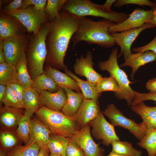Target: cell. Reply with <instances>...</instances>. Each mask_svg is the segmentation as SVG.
Masks as SVG:
<instances>
[{"label":"cell","instance_id":"cell-1","mask_svg":"<svg viewBox=\"0 0 156 156\" xmlns=\"http://www.w3.org/2000/svg\"><path fill=\"white\" fill-rule=\"evenodd\" d=\"M60 17L49 22L46 40L47 55L46 66L64 70L68 68L64 60L69 43L77 31L79 18L68 12H60Z\"/></svg>","mask_w":156,"mask_h":156},{"label":"cell","instance_id":"cell-2","mask_svg":"<svg viewBox=\"0 0 156 156\" xmlns=\"http://www.w3.org/2000/svg\"><path fill=\"white\" fill-rule=\"evenodd\" d=\"M116 24L105 19L94 21L86 16L79 18L78 29L72 38L73 49L81 41L105 48L113 47L116 44L109 30L110 27Z\"/></svg>","mask_w":156,"mask_h":156},{"label":"cell","instance_id":"cell-3","mask_svg":"<svg viewBox=\"0 0 156 156\" xmlns=\"http://www.w3.org/2000/svg\"><path fill=\"white\" fill-rule=\"evenodd\" d=\"M49 27V22H48L42 26L38 33L29 37L25 54L31 79L44 73V65L47 55L45 40Z\"/></svg>","mask_w":156,"mask_h":156},{"label":"cell","instance_id":"cell-4","mask_svg":"<svg viewBox=\"0 0 156 156\" xmlns=\"http://www.w3.org/2000/svg\"><path fill=\"white\" fill-rule=\"evenodd\" d=\"M62 10L79 18L87 16L101 17L117 24L123 22L128 17L125 12L107 10L102 5L90 0H67Z\"/></svg>","mask_w":156,"mask_h":156},{"label":"cell","instance_id":"cell-5","mask_svg":"<svg viewBox=\"0 0 156 156\" xmlns=\"http://www.w3.org/2000/svg\"><path fill=\"white\" fill-rule=\"evenodd\" d=\"M35 114L55 135L70 139L81 129L73 117L68 116L60 111L42 106Z\"/></svg>","mask_w":156,"mask_h":156},{"label":"cell","instance_id":"cell-6","mask_svg":"<svg viewBox=\"0 0 156 156\" xmlns=\"http://www.w3.org/2000/svg\"><path fill=\"white\" fill-rule=\"evenodd\" d=\"M118 53L117 48L113 49L107 60L99 62V67L102 71H108L118 83L121 91L119 93H114L115 97L119 99L125 100L128 105L131 106L134 99V91L130 86L132 82L129 80L126 73L120 68L118 65Z\"/></svg>","mask_w":156,"mask_h":156},{"label":"cell","instance_id":"cell-7","mask_svg":"<svg viewBox=\"0 0 156 156\" xmlns=\"http://www.w3.org/2000/svg\"><path fill=\"white\" fill-rule=\"evenodd\" d=\"M103 113L108 117L114 127L118 126L128 130L139 141L145 135L147 128L145 124L142 122L137 123L127 118L114 104L108 105Z\"/></svg>","mask_w":156,"mask_h":156},{"label":"cell","instance_id":"cell-8","mask_svg":"<svg viewBox=\"0 0 156 156\" xmlns=\"http://www.w3.org/2000/svg\"><path fill=\"white\" fill-rule=\"evenodd\" d=\"M17 19L27 29L29 33L35 34L39 31L42 26L48 22V16L44 11L36 10L34 6H28L8 14Z\"/></svg>","mask_w":156,"mask_h":156},{"label":"cell","instance_id":"cell-9","mask_svg":"<svg viewBox=\"0 0 156 156\" xmlns=\"http://www.w3.org/2000/svg\"><path fill=\"white\" fill-rule=\"evenodd\" d=\"M30 36L25 33L0 41L3 47L5 62L16 66L27 48Z\"/></svg>","mask_w":156,"mask_h":156},{"label":"cell","instance_id":"cell-10","mask_svg":"<svg viewBox=\"0 0 156 156\" xmlns=\"http://www.w3.org/2000/svg\"><path fill=\"white\" fill-rule=\"evenodd\" d=\"M89 123L92 127L91 134L97 140H101L104 146H109L112 142L120 140L114 127L106 120L102 111Z\"/></svg>","mask_w":156,"mask_h":156},{"label":"cell","instance_id":"cell-11","mask_svg":"<svg viewBox=\"0 0 156 156\" xmlns=\"http://www.w3.org/2000/svg\"><path fill=\"white\" fill-rule=\"evenodd\" d=\"M154 8L146 10L136 8L128 15L127 18L123 22L116 24L110 27L109 34L123 32L129 29L140 27L146 23H150L153 16Z\"/></svg>","mask_w":156,"mask_h":156},{"label":"cell","instance_id":"cell-12","mask_svg":"<svg viewBox=\"0 0 156 156\" xmlns=\"http://www.w3.org/2000/svg\"><path fill=\"white\" fill-rule=\"evenodd\" d=\"M88 123L77 131L69 141L77 143L82 149L85 156H104V150L93 140Z\"/></svg>","mask_w":156,"mask_h":156},{"label":"cell","instance_id":"cell-13","mask_svg":"<svg viewBox=\"0 0 156 156\" xmlns=\"http://www.w3.org/2000/svg\"><path fill=\"white\" fill-rule=\"evenodd\" d=\"M156 27L155 25L152 23H146L139 28L119 33L116 32L110 34L115 44L120 47V52L118 55V57L123 55L125 60L130 55L133 53L131 51V46L141 33L145 29Z\"/></svg>","mask_w":156,"mask_h":156},{"label":"cell","instance_id":"cell-14","mask_svg":"<svg viewBox=\"0 0 156 156\" xmlns=\"http://www.w3.org/2000/svg\"><path fill=\"white\" fill-rule=\"evenodd\" d=\"M93 57L92 52L88 50L85 57L81 55L76 58L73 68L76 75L84 77L87 80L96 84L103 77L93 68L94 63L92 61Z\"/></svg>","mask_w":156,"mask_h":156},{"label":"cell","instance_id":"cell-15","mask_svg":"<svg viewBox=\"0 0 156 156\" xmlns=\"http://www.w3.org/2000/svg\"><path fill=\"white\" fill-rule=\"evenodd\" d=\"M100 111L98 99L84 98L73 117L81 129L95 118Z\"/></svg>","mask_w":156,"mask_h":156},{"label":"cell","instance_id":"cell-16","mask_svg":"<svg viewBox=\"0 0 156 156\" xmlns=\"http://www.w3.org/2000/svg\"><path fill=\"white\" fill-rule=\"evenodd\" d=\"M12 107H0V121L1 129L14 131L16 129L23 116L22 109Z\"/></svg>","mask_w":156,"mask_h":156},{"label":"cell","instance_id":"cell-17","mask_svg":"<svg viewBox=\"0 0 156 156\" xmlns=\"http://www.w3.org/2000/svg\"><path fill=\"white\" fill-rule=\"evenodd\" d=\"M66 99V93L62 88L60 87L55 92L44 90L39 93V100L41 106L54 110H61Z\"/></svg>","mask_w":156,"mask_h":156},{"label":"cell","instance_id":"cell-18","mask_svg":"<svg viewBox=\"0 0 156 156\" xmlns=\"http://www.w3.org/2000/svg\"><path fill=\"white\" fill-rule=\"evenodd\" d=\"M155 61H156V53L152 51H147L144 52L131 54L125 60V62L119 66L122 67L128 66L131 68L132 72L131 77L133 80L135 74L140 66Z\"/></svg>","mask_w":156,"mask_h":156},{"label":"cell","instance_id":"cell-19","mask_svg":"<svg viewBox=\"0 0 156 156\" xmlns=\"http://www.w3.org/2000/svg\"><path fill=\"white\" fill-rule=\"evenodd\" d=\"M44 73L51 78L59 87L69 88L77 92H81L76 81L66 74L56 68L46 65L44 66Z\"/></svg>","mask_w":156,"mask_h":156},{"label":"cell","instance_id":"cell-20","mask_svg":"<svg viewBox=\"0 0 156 156\" xmlns=\"http://www.w3.org/2000/svg\"><path fill=\"white\" fill-rule=\"evenodd\" d=\"M14 17L1 11L0 16V41L18 34L24 33L19 22Z\"/></svg>","mask_w":156,"mask_h":156},{"label":"cell","instance_id":"cell-21","mask_svg":"<svg viewBox=\"0 0 156 156\" xmlns=\"http://www.w3.org/2000/svg\"><path fill=\"white\" fill-rule=\"evenodd\" d=\"M31 130L29 141L34 140L40 147L48 150L47 145L51 132L36 117L31 119Z\"/></svg>","mask_w":156,"mask_h":156},{"label":"cell","instance_id":"cell-22","mask_svg":"<svg viewBox=\"0 0 156 156\" xmlns=\"http://www.w3.org/2000/svg\"><path fill=\"white\" fill-rule=\"evenodd\" d=\"M67 96V99L61 111L66 115L73 117L84 97L81 92H75L67 88H63Z\"/></svg>","mask_w":156,"mask_h":156},{"label":"cell","instance_id":"cell-23","mask_svg":"<svg viewBox=\"0 0 156 156\" xmlns=\"http://www.w3.org/2000/svg\"><path fill=\"white\" fill-rule=\"evenodd\" d=\"M130 106L132 111L141 117L147 129H156V106H148L142 101Z\"/></svg>","mask_w":156,"mask_h":156},{"label":"cell","instance_id":"cell-24","mask_svg":"<svg viewBox=\"0 0 156 156\" xmlns=\"http://www.w3.org/2000/svg\"><path fill=\"white\" fill-rule=\"evenodd\" d=\"M42 106L39 100V94L30 87L25 89L23 96V108L31 117Z\"/></svg>","mask_w":156,"mask_h":156},{"label":"cell","instance_id":"cell-25","mask_svg":"<svg viewBox=\"0 0 156 156\" xmlns=\"http://www.w3.org/2000/svg\"><path fill=\"white\" fill-rule=\"evenodd\" d=\"M65 73L74 80L77 83L84 98L88 99H97L101 94L98 92L96 84L88 81H84L76 76L68 68L64 70Z\"/></svg>","mask_w":156,"mask_h":156},{"label":"cell","instance_id":"cell-26","mask_svg":"<svg viewBox=\"0 0 156 156\" xmlns=\"http://www.w3.org/2000/svg\"><path fill=\"white\" fill-rule=\"evenodd\" d=\"M31 87L39 94L44 90L55 92L57 91L60 88L44 73L32 79Z\"/></svg>","mask_w":156,"mask_h":156},{"label":"cell","instance_id":"cell-27","mask_svg":"<svg viewBox=\"0 0 156 156\" xmlns=\"http://www.w3.org/2000/svg\"><path fill=\"white\" fill-rule=\"evenodd\" d=\"M69 139L51 133L48 142L47 148L50 154L66 156V149Z\"/></svg>","mask_w":156,"mask_h":156},{"label":"cell","instance_id":"cell-28","mask_svg":"<svg viewBox=\"0 0 156 156\" xmlns=\"http://www.w3.org/2000/svg\"><path fill=\"white\" fill-rule=\"evenodd\" d=\"M16 66L17 82L25 89L31 87L32 79L27 68L25 52L23 54Z\"/></svg>","mask_w":156,"mask_h":156},{"label":"cell","instance_id":"cell-29","mask_svg":"<svg viewBox=\"0 0 156 156\" xmlns=\"http://www.w3.org/2000/svg\"><path fill=\"white\" fill-rule=\"evenodd\" d=\"M40 148L35 141H29L25 145H17L8 151L6 156H37Z\"/></svg>","mask_w":156,"mask_h":156},{"label":"cell","instance_id":"cell-30","mask_svg":"<svg viewBox=\"0 0 156 156\" xmlns=\"http://www.w3.org/2000/svg\"><path fill=\"white\" fill-rule=\"evenodd\" d=\"M1 129L0 133V149L7 153L22 142L15 132Z\"/></svg>","mask_w":156,"mask_h":156},{"label":"cell","instance_id":"cell-31","mask_svg":"<svg viewBox=\"0 0 156 156\" xmlns=\"http://www.w3.org/2000/svg\"><path fill=\"white\" fill-rule=\"evenodd\" d=\"M31 118L25 111L15 131L19 139L25 144H27L30 140L31 130Z\"/></svg>","mask_w":156,"mask_h":156},{"label":"cell","instance_id":"cell-32","mask_svg":"<svg viewBox=\"0 0 156 156\" xmlns=\"http://www.w3.org/2000/svg\"><path fill=\"white\" fill-rule=\"evenodd\" d=\"M137 144L146 150L148 156H156V129H147L145 135Z\"/></svg>","mask_w":156,"mask_h":156},{"label":"cell","instance_id":"cell-33","mask_svg":"<svg viewBox=\"0 0 156 156\" xmlns=\"http://www.w3.org/2000/svg\"><path fill=\"white\" fill-rule=\"evenodd\" d=\"M112 147L111 152L129 156H142V152L134 148L131 143L125 141L119 140L112 142Z\"/></svg>","mask_w":156,"mask_h":156},{"label":"cell","instance_id":"cell-34","mask_svg":"<svg viewBox=\"0 0 156 156\" xmlns=\"http://www.w3.org/2000/svg\"><path fill=\"white\" fill-rule=\"evenodd\" d=\"M17 68L16 66L5 62L0 64V84L7 86L17 82Z\"/></svg>","mask_w":156,"mask_h":156},{"label":"cell","instance_id":"cell-35","mask_svg":"<svg viewBox=\"0 0 156 156\" xmlns=\"http://www.w3.org/2000/svg\"><path fill=\"white\" fill-rule=\"evenodd\" d=\"M96 88L98 92L100 94L106 91H112L114 93H119L121 91L117 81L110 75L101 79L96 84Z\"/></svg>","mask_w":156,"mask_h":156},{"label":"cell","instance_id":"cell-36","mask_svg":"<svg viewBox=\"0 0 156 156\" xmlns=\"http://www.w3.org/2000/svg\"><path fill=\"white\" fill-rule=\"evenodd\" d=\"M67 0H48L44 9L49 21L60 17V11Z\"/></svg>","mask_w":156,"mask_h":156},{"label":"cell","instance_id":"cell-37","mask_svg":"<svg viewBox=\"0 0 156 156\" xmlns=\"http://www.w3.org/2000/svg\"><path fill=\"white\" fill-rule=\"evenodd\" d=\"M7 90L2 101L4 106L18 108H23L13 90L7 86Z\"/></svg>","mask_w":156,"mask_h":156},{"label":"cell","instance_id":"cell-38","mask_svg":"<svg viewBox=\"0 0 156 156\" xmlns=\"http://www.w3.org/2000/svg\"><path fill=\"white\" fill-rule=\"evenodd\" d=\"M127 4H135L143 6H149L154 8L156 7L155 3L148 0H118L114 4L115 7L120 8Z\"/></svg>","mask_w":156,"mask_h":156},{"label":"cell","instance_id":"cell-39","mask_svg":"<svg viewBox=\"0 0 156 156\" xmlns=\"http://www.w3.org/2000/svg\"><path fill=\"white\" fill-rule=\"evenodd\" d=\"M134 99L131 106H134L141 102L149 100L155 101L156 104V92L141 93L134 91Z\"/></svg>","mask_w":156,"mask_h":156},{"label":"cell","instance_id":"cell-40","mask_svg":"<svg viewBox=\"0 0 156 156\" xmlns=\"http://www.w3.org/2000/svg\"><path fill=\"white\" fill-rule=\"evenodd\" d=\"M66 156H85L81 148L76 143L69 141L66 151Z\"/></svg>","mask_w":156,"mask_h":156},{"label":"cell","instance_id":"cell-41","mask_svg":"<svg viewBox=\"0 0 156 156\" xmlns=\"http://www.w3.org/2000/svg\"><path fill=\"white\" fill-rule=\"evenodd\" d=\"M47 2V0H24L20 10L25 9L30 5H34L36 10L44 11L45 7Z\"/></svg>","mask_w":156,"mask_h":156},{"label":"cell","instance_id":"cell-42","mask_svg":"<svg viewBox=\"0 0 156 156\" xmlns=\"http://www.w3.org/2000/svg\"><path fill=\"white\" fill-rule=\"evenodd\" d=\"M7 86H10L13 90L23 107V96L25 88L16 82L11 83Z\"/></svg>","mask_w":156,"mask_h":156},{"label":"cell","instance_id":"cell-43","mask_svg":"<svg viewBox=\"0 0 156 156\" xmlns=\"http://www.w3.org/2000/svg\"><path fill=\"white\" fill-rule=\"evenodd\" d=\"M131 50L136 53L150 51L156 53V35L153 39L147 44L141 47L133 48Z\"/></svg>","mask_w":156,"mask_h":156},{"label":"cell","instance_id":"cell-44","mask_svg":"<svg viewBox=\"0 0 156 156\" xmlns=\"http://www.w3.org/2000/svg\"><path fill=\"white\" fill-rule=\"evenodd\" d=\"M23 0H14L10 3L5 6L3 9V12L6 14L20 10L22 6Z\"/></svg>","mask_w":156,"mask_h":156},{"label":"cell","instance_id":"cell-45","mask_svg":"<svg viewBox=\"0 0 156 156\" xmlns=\"http://www.w3.org/2000/svg\"><path fill=\"white\" fill-rule=\"evenodd\" d=\"M146 86L147 89L151 92H156V78H153L148 81Z\"/></svg>","mask_w":156,"mask_h":156},{"label":"cell","instance_id":"cell-46","mask_svg":"<svg viewBox=\"0 0 156 156\" xmlns=\"http://www.w3.org/2000/svg\"><path fill=\"white\" fill-rule=\"evenodd\" d=\"M7 86L0 84V105L2 101L7 90Z\"/></svg>","mask_w":156,"mask_h":156},{"label":"cell","instance_id":"cell-47","mask_svg":"<svg viewBox=\"0 0 156 156\" xmlns=\"http://www.w3.org/2000/svg\"><path fill=\"white\" fill-rule=\"evenodd\" d=\"M116 0H107L105 1L104 4L102 5L103 7L106 9L110 10L112 5L116 1Z\"/></svg>","mask_w":156,"mask_h":156},{"label":"cell","instance_id":"cell-48","mask_svg":"<svg viewBox=\"0 0 156 156\" xmlns=\"http://www.w3.org/2000/svg\"><path fill=\"white\" fill-rule=\"evenodd\" d=\"M49 151L47 149L40 147L39 153L37 156H49Z\"/></svg>","mask_w":156,"mask_h":156},{"label":"cell","instance_id":"cell-49","mask_svg":"<svg viewBox=\"0 0 156 156\" xmlns=\"http://www.w3.org/2000/svg\"><path fill=\"white\" fill-rule=\"evenodd\" d=\"M5 62V57L2 44L0 43V64Z\"/></svg>","mask_w":156,"mask_h":156},{"label":"cell","instance_id":"cell-50","mask_svg":"<svg viewBox=\"0 0 156 156\" xmlns=\"http://www.w3.org/2000/svg\"><path fill=\"white\" fill-rule=\"evenodd\" d=\"M155 4L156 7L154 8L153 14V16L150 23L154 24L156 26V1Z\"/></svg>","mask_w":156,"mask_h":156},{"label":"cell","instance_id":"cell-51","mask_svg":"<svg viewBox=\"0 0 156 156\" xmlns=\"http://www.w3.org/2000/svg\"><path fill=\"white\" fill-rule=\"evenodd\" d=\"M107 156H129L117 153L111 152Z\"/></svg>","mask_w":156,"mask_h":156},{"label":"cell","instance_id":"cell-52","mask_svg":"<svg viewBox=\"0 0 156 156\" xmlns=\"http://www.w3.org/2000/svg\"><path fill=\"white\" fill-rule=\"evenodd\" d=\"M6 153L4 151L1 149L0 150V156H6Z\"/></svg>","mask_w":156,"mask_h":156},{"label":"cell","instance_id":"cell-53","mask_svg":"<svg viewBox=\"0 0 156 156\" xmlns=\"http://www.w3.org/2000/svg\"><path fill=\"white\" fill-rule=\"evenodd\" d=\"M49 156H61L58 154H50Z\"/></svg>","mask_w":156,"mask_h":156}]
</instances>
